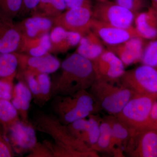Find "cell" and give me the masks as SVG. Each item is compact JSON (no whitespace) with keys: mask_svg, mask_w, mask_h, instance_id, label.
Listing matches in <instances>:
<instances>
[{"mask_svg":"<svg viewBox=\"0 0 157 157\" xmlns=\"http://www.w3.org/2000/svg\"><path fill=\"white\" fill-rule=\"evenodd\" d=\"M23 0H0V16L11 20L19 16Z\"/></svg>","mask_w":157,"mask_h":157,"instance_id":"30","label":"cell"},{"mask_svg":"<svg viewBox=\"0 0 157 157\" xmlns=\"http://www.w3.org/2000/svg\"><path fill=\"white\" fill-rule=\"evenodd\" d=\"M39 85L40 98L37 105L42 107L52 98V82L48 74L40 73L36 75Z\"/></svg>","mask_w":157,"mask_h":157,"instance_id":"29","label":"cell"},{"mask_svg":"<svg viewBox=\"0 0 157 157\" xmlns=\"http://www.w3.org/2000/svg\"><path fill=\"white\" fill-rule=\"evenodd\" d=\"M151 3L157 4V0H151Z\"/></svg>","mask_w":157,"mask_h":157,"instance_id":"40","label":"cell"},{"mask_svg":"<svg viewBox=\"0 0 157 157\" xmlns=\"http://www.w3.org/2000/svg\"><path fill=\"white\" fill-rule=\"evenodd\" d=\"M89 91L102 110L109 115H116L136 94L119 82H107L96 79Z\"/></svg>","mask_w":157,"mask_h":157,"instance_id":"4","label":"cell"},{"mask_svg":"<svg viewBox=\"0 0 157 157\" xmlns=\"http://www.w3.org/2000/svg\"><path fill=\"white\" fill-rule=\"evenodd\" d=\"M140 62L157 69V39L146 44Z\"/></svg>","mask_w":157,"mask_h":157,"instance_id":"31","label":"cell"},{"mask_svg":"<svg viewBox=\"0 0 157 157\" xmlns=\"http://www.w3.org/2000/svg\"><path fill=\"white\" fill-rule=\"evenodd\" d=\"M90 29L107 46L118 45L134 37H140L135 27H118L93 18Z\"/></svg>","mask_w":157,"mask_h":157,"instance_id":"12","label":"cell"},{"mask_svg":"<svg viewBox=\"0 0 157 157\" xmlns=\"http://www.w3.org/2000/svg\"><path fill=\"white\" fill-rule=\"evenodd\" d=\"M147 127L157 129V101L153 106Z\"/></svg>","mask_w":157,"mask_h":157,"instance_id":"37","label":"cell"},{"mask_svg":"<svg viewBox=\"0 0 157 157\" xmlns=\"http://www.w3.org/2000/svg\"><path fill=\"white\" fill-rule=\"evenodd\" d=\"M134 22L141 38L151 40L157 39V16L151 6L147 11L137 13Z\"/></svg>","mask_w":157,"mask_h":157,"instance_id":"20","label":"cell"},{"mask_svg":"<svg viewBox=\"0 0 157 157\" xmlns=\"http://www.w3.org/2000/svg\"><path fill=\"white\" fill-rule=\"evenodd\" d=\"M21 120L18 113L11 101L0 99V125L4 135L11 126Z\"/></svg>","mask_w":157,"mask_h":157,"instance_id":"26","label":"cell"},{"mask_svg":"<svg viewBox=\"0 0 157 157\" xmlns=\"http://www.w3.org/2000/svg\"><path fill=\"white\" fill-rule=\"evenodd\" d=\"M151 6L152 7L153 9H154L155 12L157 16V5L155 4H153V3H151Z\"/></svg>","mask_w":157,"mask_h":157,"instance_id":"39","label":"cell"},{"mask_svg":"<svg viewBox=\"0 0 157 157\" xmlns=\"http://www.w3.org/2000/svg\"><path fill=\"white\" fill-rule=\"evenodd\" d=\"M32 124L36 130L49 135L58 144L99 157L97 152L73 136L67 126L62 124L55 115L38 111Z\"/></svg>","mask_w":157,"mask_h":157,"instance_id":"3","label":"cell"},{"mask_svg":"<svg viewBox=\"0 0 157 157\" xmlns=\"http://www.w3.org/2000/svg\"><path fill=\"white\" fill-rule=\"evenodd\" d=\"M136 14L116 2H99L93 8V18L110 25L128 28L133 26Z\"/></svg>","mask_w":157,"mask_h":157,"instance_id":"8","label":"cell"},{"mask_svg":"<svg viewBox=\"0 0 157 157\" xmlns=\"http://www.w3.org/2000/svg\"><path fill=\"white\" fill-rule=\"evenodd\" d=\"M18 67L15 53L0 52V78L15 77Z\"/></svg>","mask_w":157,"mask_h":157,"instance_id":"27","label":"cell"},{"mask_svg":"<svg viewBox=\"0 0 157 157\" xmlns=\"http://www.w3.org/2000/svg\"><path fill=\"white\" fill-rule=\"evenodd\" d=\"M66 9L64 0H40L31 14L52 19L60 15Z\"/></svg>","mask_w":157,"mask_h":157,"instance_id":"25","label":"cell"},{"mask_svg":"<svg viewBox=\"0 0 157 157\" xmlns=\"http://www.w3.org/2000/svg\"><path fill=\"white\" fill-rule=\"evenodd\" d=\"M105 50L102 40L91 30L82 36L76 53L92 61Z\"/></svg>","mask_w":157,"mask_h":157,"instance_id":"22","label":"cell"},{"mask_svg":"<svg viewBox=\"0 0 157 157\" xmlns=\"http://www.w3.org/2000/svg\"><path fill=\"white\" fill-rule=\"evenodd\" d=\"M43 143L49 149L52 157H97L95 155L77 151L55 142L45 140Z\"/></svg>","mask_w":157,"mask_h":157,"instance_id":"28","label":"cell"},{"mask_svg":"<svg viewBox=\"0 0 157 157\" xmlns=\"http://www.w3.org/2000/svg\"><path fill=\"white\" fill-rule=\"evenodd\" d=\"M22 37L14 20L0 16V52H19Z\"/></svg>","mask_w":157,"mask_h":157,"instance_id":"15","label":"cell"},{"mask_svg":"<svg viewBox=\"0 0 157 157\" xmlns=\"http://www.w3.org/2000/svg\"><path fill=\"white\" fill-rule=\"evenodd\" d=\"M60 67V75L52 82V98L89 90L97 79L92 62L76 52L65 59Z\"/></svg>","mask_w":157,"mask_h":157,"instance_id":"1","label":"cell"},{"mask_svg":"<svg viewBox=\"0 0 157 157\" xmlns=\"http://www.w3.org/2000/svg\"><path fill=\"white\" fill-rule=\"evenodd\" d=\"M92 19L93 8L89 5L68 9L52 20L54 26L60 27L82 36L90 30Z\"/></svg>","mask_w":157,"mask_h":157,"instance_id":"9","label":"cell"},{"mask_svg":"<svg viewBox=\"0 0 157 157\" xmlns=\"http://www.w3.org/2000/svg\"><path fill=\"white\" fill-rule=\"evenodd\" d=\"M14 156V150L4 135L0 125V157H11Z\"/></svg>","mask_w":157,"mask_h":157,"instance_id":"34","label":"cell"},{"mask_svg":"<svg viewBox=\"0 0 157 157\" xmlns=\"http://www.w3.org/2000/svg\"><path fill=\"white\" fill-rule=\"evenodd\" d=\"M18 59V71L32 73L50 74L60 67V62L50 53L39 56H32L25 54L14 53Z\"/></svg>","mask_w":157,"mask_h":157,"instance_id":"13","label":"cell"},{"mask_svg":"<svg viewBox=\"0 0 157 157\" xmlns=\"http://www.w3.org/2000/svg\"><path fill=\"white\" fill-rule=\"evenodd\" d=\"M104 1H107V0H104Z\"/></svg>","mask_w":157,"mask_h":157,"instance_id":"42","label":"cell"},{"mask_svg":"<svg viewBox=\"0 0 157 157\" xmlns=\"http://www.w3.org/2000/svg\"><path fill=\"white\" fill-rule=\"evenodd\" d=\"M118 82L136 94L157 98L156 68L142 64L125 71Z\"/></svg>","mask_w":157,"mask_h":157,"instance_id":"6","label":"cell"},{"mask_svg":"<svg viewBox=\"0 0 157 157\" xmlns=\"http://www.w3.org/2000/svg\"><path fill=\"white\" fill-rule=\"evenodd\" d=\"M137 14L146 6V0H116V2Z\"/></svg>","mask_w":157,"mask_h":157,"instance_id":"33","label":"cell"},{"mask_svg":"<svg viewBox=\"0 0 157 157\" xmlns=\"http://www.w3.org/2000/svg\"><path fill=\"white\" fill-rule=\"evenodd\" d=\"M52 107L56 116L63 124L98 114L102 110L95 99L87 90L67 96L53 97Z\"/></svg>","mask_w":157,"mask_h":157,"instance_id":"2","label":"cell"},{"mask_svg":"<svg viewBox=\"0 0 157 157\" xmlns=\"http://www.w3.org/2000/svg\"><path fill=\"white\" fill-rule=\"evenodd\" d=\"M67 9L79 6L91 5L90 0H64Z\"/></svg>","mask_w":157,"mask_h":157,"instance_id":"38","label":"cell"},{"mask_svg":"<svg viewBox=\"0 0 157 157\" xmlns=\"http://www.w3.org/2000/svg\"><path fill=\"white\" fill-rule=\"evenodd\" d=\"M49 33L34 39H23L19 52L32 56H39L50 53Z\"/></svg>","mask_w":157,"mask_h":157,"instance_id":"23","label":"cell"},{"mask_svg":"<svg viewBox=\"0 0 157 157\" xmlns=\"http://www.w3.org/2000/svg\"><path fill=\"white\" fill-rule=\"evenodd\" d=\"M23 39H34L49 33L54 27L52 19L32 15L17 23Z\"/></svg>","mask_w":157,"mask_h":157,"instance_id":"18","label":"cell"},{"mask_svg":"<svg viewBox=\"0 0 157 157\" xmlns=\"http://www.w3.org/2000/svg\"><path fill=\"white\" fill-rule=\"evenodd\" d=\"M97 80L117 82L125 72V66L118 57L109 49L91 61Z\"/></svg>","mask_w":157,"mask_h":157,"instance_id":"10","label":"cell"},{"mask_svg":"<svg viewBox=\"0 0 157 157\" xmlns=\"http://www.w3.org/2000/svg\"><path fill=\"white\" fill-rule=\"evenodd\" d=\"M33 99L32 93L24 82L19 80L14 86L11 101L17 109L20 117L25 123L29 124V110Z\"/></svg>","mask_w":157,"mask_h":157,"instance_id":"19","label":"cell"},{"mask_svg":"<svg viewBox=\"0 0 157 157\" xmlns=\"http://www.w3.org/2000/svg\"><path fill=\"white\" fill-rule=\"evenodd\" d=\"M30 152L28 157H52L49 149L43 142L42 144L37 142Z\"/></svg>","mask_w":157,"mask_h":157,"instance_id":"35","label":"cell"},{"mask_svg":"<svg viewBox=\"0 0 157 157\" xmlns=\"http://www.w3.org/2000/svg\"><path fill=\"white\" fill-rule=\"evenodd\" d=\"M91 148L97 152L112 154L114 156L118 157L117 151L114 145L111 128L109 123L103 117L100 123V135L98 140Z\"/></svg>","mask_w":157,"mask_h":157,"instance_id":"24","label":"cell"},{"mask_svg":"<svg viewBox=\"0 0 157 157\" xmlns=\"http://www.w3.org/2000/svg\"><path fill=\"white\" fill-rule=\"evenodd\" d=\"M51 43L50 53H64L78 45L82 35L66 30L61 27L54 26L49 33Z\"/></svg>","mask_w":157,"mask_h":157,"instance_id":"17","label":"cell"},{"mask_svg":"<svg viewBox=\"0 0 157 157\" xmlns=\"http://www.w3.org/2000/svg\"><path fill=\"white\" fill-rule=\"evenodd\" d=\"M40 0H23L19 16H24L32 12L36 8Z\"/></svg>","mask_w":157,"mask_h":157,"instance_id":"36","label":"cell"},{"mask_svg":"<svg viewBox=\"0 0 157 157\" xmlns=\"http://www.w3.org/2000/svg\"><path fill=\"white\" fill-rule=\"evenodd\" d=\"M104 118L109 123L118 157H124V149L128 141L132 129L115 115H105Z\"/></svg>","mask_w":157,"mask_h":157,"instance_id":"21","label":"cell"},{"mask_svg":"<svg viewBox=\"0 0 157 157\" xmlns=\"http://www.w3.org/2000/svg\"><path fill=\"white\" fill-rule=\"evenodd\" d=\"M36 130L31 123H25L21 120L11 126L5 136L14 151L21 154L30 151L36 144Z\"/></svg>","mask_w":157,"mask_h":157,"instance_id":"11","label":"cell"},{"mask_svg":"<svg viewBox=\"0 0 157 157\" xmlns=\"http://www.w3.org/2000/svg\"><path fill=\"white\" fill-rule=\"evenodd\" d=\"M99 2H104V0H98Z\"/></svg>","mask_w":157,"mask_h":157,"instance_id":"41","label":"cell"},{"mask_svg":"<svg viewBox=\"0 0 157 157\" xmlns=\"http://www.w3.org/2000/svg\"><path fill=\"white\" fill-rule=\"evenodd\" d=\"M156 97L136 94L115 115L132 129L146 128Z\"/></svg>","mask_w":157,"mask_h":157,"instance_id":"5","label":"cell"},{"mask_svg":"<svg viewBox=\"0 0 157 157\" xmlns=\"http://www.w3.org/2000/svg\"><path fill=\"white\" fill-rule=\"evenodd\" d=\"M124 152L131 157H157V129H132Z\"/></svg>","mask_w":157,"mask_h":157,"instance_id":"7","label":"cell"},{"mask_svg":"<svg viewBox=\"0 0 157 157\" xmlns=\"http://www.w3.org/2000/svg\"><path fill=\"white\" fill-rule=\"evenodd\" d=\"M145 39L134 37L128 41L114 45H108L107 49L115 54L125 67L140 62L145 44Z\"/></svg>","mask_w":157,"mask_h":157,"instance_id":"16","label":"cell"},{"mask_svg":"<svg viewBox=\"0 0 157 157\" xmlns=\"http://www.w3.org/2000/svg\"><path fill=\"white\" fill-rule=\"evenodd\" d=\"M101 119L102 117L98 113L92 114L67 126L73 136L91 148L99 137Z\"/></svg>","mask_w":157,"mask_h":157,"instance_id":"14","label":"cell"},{"mask_svg":"<svg viewBox=\"0 0 157 157\" xmlns=\"http://www.w3.org/2000/svg\"><path fill=\"white\" fill-rule=\"evenodd\" d=\"M15 77L0 78V99L11 101L14 90Z\"/></svg>","mask_w":157,"mask_h":157,"instance_id":"32","label":"cell"}]
</instances>
